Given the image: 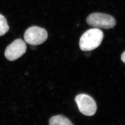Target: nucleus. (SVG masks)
<instances>
[{
    "label": "nucleus",
    "mask_w": 125,
    "mask_h": 125,
    "mask_svg": "<svg viewBox=\"0 0 125 125\" xmlns=\"http://www.w3.org/2000/svg\"><path fill=\"white\" fill-rule=\"evenodd\" d=\"M103 33L98 28H92L85 31L81 37L79 46L81 50L88 52L97 48L103 41Z\"/></svg>",
    "instance_id": "obj_1"
},
{
    "label": "nucleus",
    "mask_w": 125,
    "mask_h": 125,
    "mask_svg": "<svg viewBox=\"0 0 125 125\" xmlns=\"http://www.w3.org/2000/svg\"><path fill=\"white\" fill-rule=\"evenodd\" d=\"M87 23L91 27L103 29H111L115 26V18L109 14L102 13H94L88 16Z\"/></svg>",
    "instance_id": "obj_2"
},
{
    "label": "nucleus",
    "mask_w": 125,
    "mask_h": 125,
    "mask_svg": "<svg viewBox=\"0 0 125 125\" xmlns=\"http://www.w3.org/2000/svg\"><path fill=\"white\" fill-rule=\"evenodd\" d=\"M24 38L27 43L36 46L45 42L48 38V33L44 28L33 26L27 29Z\"/></svg>",
    "instance_id": "obj_3"
},
{
    "label": "nucleus",
    "mask_w": 125,
    "mask_h": 125,
    "mask_svg": "<svg viewBox=\"0 0 125 125\" xmlns=\"http://www.w3.org/2000/svg\"><path fill=\"white\" fill-rule=\"evenodd\" d=\"M80 112L86 116H92L96 111L97 105L93 98L88 94H79L75 98Z\"/></svg>",
    "instance_id": "obj_4"
},
{
    "label": "nucleus",
    "mask_w": 125,
    "mask_h": 125,
    "mask_svg": "<svg viewBox=\"0 0 125 125\" xmlns=\"http://www.w3.org/2000/svg\"><path fill=\"white\" fill-rule=\"evenodd\" d=\"M26 51V43L22 40L18 39L7 46L5 52V56L8 60L13 61L21 57Z\"/></svg>",
    "instance_id": "obj_5"
},
{
    "label": "nucleus",
    "mask_w": 125,
    "mask_h": 125,
    "mask_svg": "<svg viewBox=\"0 0 125 125\" xmlns=\"http://www.w3.org/2000/svg\"><path fill=\"white\" fill-rule=\"evenodd\" d=\"M49 125H74L68 118L62 115L52 117L49 121Z\"/></svg>",
    "instance_id": "obj_6"
},
{
    "label": "nucleus",
    "mask_w": 125,
    "mask_h": 125,
    "mask_svg": "<svg viewBox=\"0 0 125 125\" xmlns=\"http://www.w3.org/2000/svg\"><path fill=\"white\" fill-rule=\"evenodd\" d=\"M9 29V27L6 19L3 15L0 14V36L6 34Z\"/></svg>",
    "instance_id": "obj_7"
},
{
    "label": "nucleus",
    "mask_w": 125,
    "mask_h": 125,
    "mask_svg": "<svg viewBox=\"0 0 125 125\" xmlns=\"http://www.w3.org/2000/svg\"><path fill=\"white\" fill-rule=\"evenodd\" d=\"M121 59L122 61L125 63V51L122 54L121 56Z\"/></svg>",
    "instance_id": "obj_8"
}]
</instances>
